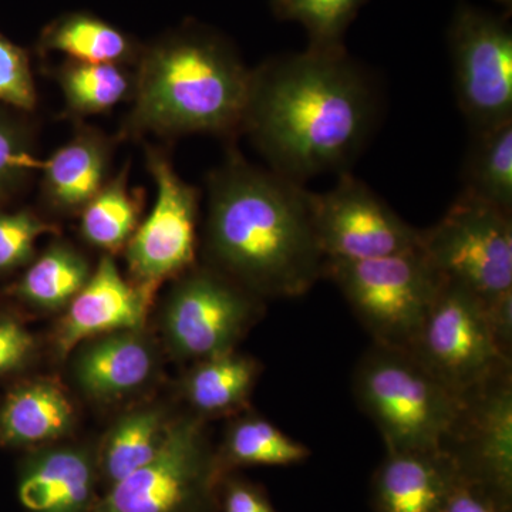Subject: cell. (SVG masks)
Returning a JSON list of instances; mask_svg holds the SVG:
<instances>
[{
    "label": "cell",
    "instance_id": "9",
    "mask_svg": "<svg viewBox=\"0 0 512 512\" xmlns=\"http://www.w3.org/2000/svg\"><path fill=\"white\" fill-rule=\"evenodd\" d=\"M410 352L458 397L512 367L495 348L484 302L447 279Z\"/></svg>",
    "mask_w": 512,
    "mask_h": 512
},
{
    "label": "cell",
    "instance_id": "5",
    "mask_svg": "<svg viewBox=\"0 0 512 512\" xmlns=\"http://www.w3.org/2000/svg\"><path fill=\"white\" fill-rule=\"evenodd\" d=\"M333 282L373 343L410 350L444 278L420 247L363 261H325Z\"/></svg>",
    "mask_w": 512,
    "mask_h": 512
},
{
    "label": "cell",
    "instance_id": "34",
    "mask_svg": "<svg viewBox=\"0 0 512 512\" xmlns=\"http://www.w3.org/2000/svg\"><path fill=\"white\" fill-rule=\"evenodd\" d=\"M35 348V340L20 323L0 319V375L13 372L28 362Z\"/></svg>",
    "mask_w": 512,
    "mask_h": 512
},
{
    "label": "cell",
    "instance_id": "7",
    "mask_svg": "<svg viewBox=\"0 0 512 512\" xmlns=\"http://www.w3.org/2000/svg\"><path fill=\"white\" fill-rule=\"evenodd\" d=\"M420 249L447 281L483 302L512 291V215L461 192Z\"/></svg>",
    "mask_w": 512,
    "mask_h": 512
},
{
    "label": "cell",
    "instance_id": "21",
    "mask_svg": "<svg viewBox=\"0 0 512 512\" xmlns=\"http://www.w3.org/2000/svg\"><path fill=\"white\" fill-rule=\"evenodd\" d=\"M173 421L168 410L158 406L141 407L117 420L96 453L100 484L109 490L153 460Z\"/></svg>",
    "mask_w": 512,
    "mask_h": 512
},
{
    "label": "cell",
    "instance_id": "18",
    "mask_svg": "<svg viewBox=\"0 0 512 512\" xmlns=\"http://www.w3.org/2000/svg\"><path fill=\"white\" fill-rule=\"evenodd\" d=\"M157 352L141 330H123L84 342L73 363L80 389L110 400L138 392L157 372Z\"/></svg>",
    "mask_w": 512,
    "mask_h": 512
},
{
    "label": "cell",
    "instance_id": "15",
    "mask_svg": "<svg viewBox=\"0 0 512 512\" xmlns=\"http://www.w3.org/2000/svg\"><path fill=\"white\" fill-rule=\"evenodd\" d=\"M97 456L83 446H46L25 461L18 495L28 512H93L100 495Z\"/></svg>",
    "mask_w": 512,
    "mask_h": 512
},
{
    "label": "cell",
    "instance_id": "35",
    "mask_svg": "<svg viewBox=\"0 0 512 512\" xmlns=\"http://www.w3.org/2000/svg\"><path fill=\"white\" fill-rule=\"evenodd\" d=\"M485 319L495 348L512 362V291L484 302Z\"/></svg>",
    "mask_w": 512,
    "mask_h": 512
},
{
    "label": "cell",
    "instance_id": "28",
    "mask_svg": "<svg viewBox=\"0 0 512 512\" xmlns=\"http://www.w3.org/2000/svg\"><path fill=\"white\" fill-rule=\"evenodd\" d=\"M22 113L0 104V204L23 190L40 170L35 133Z\"/></svg>",
    "mask_w": 512,
    "mask_h": 512
},
{
    "label": "cell",
    "instance_id": "23",
    "mask_svg": "<svg viewBox=\"0 0 512 512\" xmlns=\"http://www.w3.org/2000/svg\"><path fill=\"white\" fill-rule=\"evenodd\" d=\"M40 46L57 52L72 62L121 64L138 62L141 50L133 40L104 20L84 13H73L56 20L43 32Z\"/></svg>",
    "mask_w": 512,
    "mask_h": 512
},
{
    "label": "cell",
    "instance_id": "13",
    "mask_svg": "<svg viewBox=\"0 0 512 512\" xmlns=\"http://www.w3.org/2000/svg\"><path fill=\"white\" fill-rule=\"evenodd\" d=\"M458 106L471 130L512 120V35L505 23L463 9L451 33Z\"/></svg>",
    "mask_w": 512,
    "mask_h": 512
},
{
    "label": "cell",
    "instance_id": "11",
    "mask_svg": "<svg viewBox=\"0 0 512 512\" xmlns=\"http://www.w3.org/2000/svg\"><path fill=\"white\" fill-rule=\"evenodd\" d=\"M309 204L325 261H363L420 247V229L348 171L330 190L309 192Z\"/></svg>",
    "mask_w": 512,
    "mask_h": 512
},
{
    "label": "cell",
    "instance_id": "24",
    "mask_svg": "<svg viewBox=\"0 0 512 512\" xmlns=\"http://www.w3.org/2000/svg\"><path fill=\"white\" fill-rule=\"evenodd\" d=\"M143 205L144 191L130 187V164H124L80 212L83 238L107 252L126 248L140 224Z\"/></svg>",
    "mask_w": 512,
    "mask_h": 512
},
{
    "label": "cell",
    "instance_id": "20",
    "mask_svg": "<svg viewBox=\"0 0 512 512\" xmlns=\"http://www.w3.org/2000/svg\"><path fill=\"white\" fill-rule=\"evenodd\" d=\"M69 396L52 380H35L13 390L0 410V440L8 446L55 443L73 429Z\"/></svg>",
    "mask_w": 512,
    "mask_h": 512
},
{
    "label": "cell",
    "instance_id": "1",
    "mask_svg": "<svg viewBox=\"0 0 512 512\" xmlns=\"http://www.w3.org/2000/svg\"><path fill=\"white\" fill-rule=\"evenodd\" d=\"M377 116L379 94L369 74L339 45H312L252 70L242 133L271 170L303 184L345 173Z\"/></svg>",
    "mask_w": 512,
    "mask_h": 512
},
{
    "label": "cell",
    "instance_id": "30",
    "mask_svg": "<svg viewBox=\"0 0 512 512\" xmlns=\"http://www.w3.org/2000/svg\"><path fill=\"white\" fill-rule=\"evenodd\" d=\"M0 104L23 113L35 109L36 84L25 50L0 35Z\"/></svg>",
    "mask_w": 512,
    "mask_h": 512
},
{
    "label": "cell",
    "instance_id": "3",
    "mask_svg": "<svg viewBox=\"0 0 512 512\" xmlns=\"http://www.w3.org/2000/svg\"><path fill=\"white\" fill-rule=\"evenodd\" d=\"M252 70L220 40L177 35L143 50L121 138L242 133Z\"/></svg>",
    "mask_w": 512,
    "mask_h": 512
},
{
    "label": "cell",
    "instance_id": "32",
    "mask_svg": "<svg viewBox=\"0 0 512 512\" xmlns=\"http://www.w3.org/2000/svg\"><path fill=\"white\" fill-rule=\"evenodd\" d=\"M220 512H278L262 485L231 473L220 484Z\"/></svg>",
    "mask_w": 512,
    "mask_h": 512
},
{
    "label": "cell",
    "instance_id": "19",
    "mask_svg": "<svg viewBox=\"0 0 512 512\" xmlns=\"http://www.w3.org/2000/svg\"><path fill=\"white\" fill-rule=\"evenodd\" d=\"M261 373V363L237 349L194 362L183 382L191 414L207 420L248 410Z\"/></svg>",
    "mask_w": 512,
    "mask_h": 512
},
{
    "label": "cell",
    "instance_id": "27",
    "mask_svg": "<svg viewBox=\"0 0 512 512\" xmlns=\"http://www.w3.org/2000/svg\"><path fill=\"white\" fill-rule=\"evenodd\" d=\"M66 109L72 116L104 113L133 99L136 77L121 64L80 63L67 60L57 72Z\"/></svg>",
    "mask_w": 512,
    "mask_h": 512
},
{
    "label": "cell",
    "instance_id": "31",
    "mask_svg": "<svg viewBox=\"0 0 512 512\" xmlns=\"http://www.w3.org/2000/svg\"><path fill=\"white\" fill-rule=\"evenodd\" d=\"M357 5L359 0H285L284 3L311 30L315 36L313 45H338L336 37Z\"/></svg>",
    "mask_w": 512,
    "mask_h": 512
},
{
    "label": "cell",
    "instance_id": "2",
    "mask_svg": "<svg viewBox=\"0 0 512 512\" xmlns=\"http://www.w3.org/2000/svg\"><path fill=\"white\" fill-rule=\"evenodd\" d=\"M207 265L265 299H295L323 279L309 190L237 148L207 181Z\"/></svg>",
    "mask_w": 512,
    "mask_h": 512
},
{
    "label": "cell",
    "instance_id": "12",
    "mask_svg": "<svg viewBox=\"0 0 512 512\" xmlns=\"http://www.w3.org/2000/svg\"><path fill=\"white\" fill-rule=\"evenodd\" d=\"M441 450L460 478L512 505V367L461 396Z\"/></svg>",
    "mask_w": 512,
    "mask_h": 512
},
{
    "label": "cell",
    "instance_id": "26",
    "mask_svg": "<svg viewBox=\"0 0 512 512\" xmlns=\"http://www.w3.org/2000/svg\"><path fill=\"white\" fill-rule=\"evenodd\" d=\"M89 262L72 245L56 242L29 266L15 286L23 302L43 309L59 311L69 306L92 275Z\"/></svg>",
    "mask_w": 512,
    "mask_h": 512
},
{
    "label": "cell",
    "instance_id": "36",
    "mask_svg": "<svg viewBox=\"0 0 512 512\" xmlns=\"http://www.w3.org/2000/svg\"><path fill=\"white\" fill-rule=\"evenodd\" d=\"M285 0H279V5L284 6Z\"/></svg>",
    "mask_w": 512,
    "mask_h": 512
},
{
    "label": "cell",
    "instance_id": "33",
    "mask_svg": "<svg viewBox=\"0 0 512 512\" xmlns=\"http://www.w3.org/2000/svg\"><path fill=\"white\" fill-rule=\"evenodd\" d=\"M437 512H512V505L480 485L458 478Z\"/></svg>",
    "mask_w": 512,
    "mask_h": 512
},
{
    "label": "cell",
    "instance_id": "16",
    "mask_svg": "<svg viewBox=\"0 0 512 512\" xmlns=\"http://www.w3.org/2000/svg\"><path fill=\"white\" fill-rule=\"evenodd\" d=\"M116 140L97 128H77L72 140L40 161V191L49 210L80 214L110 180Z\"/></svg>",
    "mask_w": 512,
    "mask_h": 512
},
{
    "label": "cell",
    "instance_id": "29",
    "mask_svg": "<svg viewBox=\"0 0 512 512\" xmlns=\"http://www.w3.org/2000/svg\"><path fill=\"white\" fill-rule=\"evenodd\" d=\"M52 234H57L56 225L33 211L0 212V272L28 264L37 239Z\"/></svg>",
    "mask_w": 512,
    "mask_h": 512
},
{
    "label": "cell",
    "instance_id": "22",
    "mask_svg": "<svg viewBox=\"0 0 512 512\" xmlns=\"http://www.w3.org/2000/svg\"><path fill=\"white\" fill-rule=\"evenodd\" d=\"M311 450L292 439L265 417L252 412L235 414L215 448L218 471L224 478L242 467H286L305 463Z\"/></svg>",
    "mask_w": 512,
    "mask_h": 512
},
{
    "label": "cell",
    "instance_id": "14",
    "mask_svg": "<svg viewBox=\"0 0 512 512\" xmlns=\"http://www.w3.org/2000/svg\"><path fill=\"white\" fill-rule=\"evenodd\" d=\"M154 293L121 275L113 256H101L89 281L67 306L55 345L67 356L87 340L146 326Z\"/></svg>",
    "mask_w": 512,
    "mask_h": 512
},
{
    "label": "cell",
    "instance_id": "17",
    "mask_svg": "<svg viewBox=\"0 0 512 512\" xmlns=\"http://www.w3.org/2000/svg\"><path fill=\"white\" fill-rule=\"evenodd\" d=\"M458 478L443 450L386 451L372 477L373 512H437Z\"/></svg>",
    "mask_w": 512,
    "mask_h": 512
},
{
    "label": "cell",
    "instance_id": "25",
    "mask_svg": "<svg viewBox=\"0 0 512 512\" xmlns=\"http://www.w3.org/2000/svg\"><path fill=\"white\" fill-rule=\"evenodd\" d=\"M463 185V194L512 215V120L474 131Z\"/></svg>",
    "mask_w": 512,
    "mask_h": 512
},
{
    "label": "cell",
    "instance_id": "10",
    "mask_svg": "<svg viewBox=\"0 0 512 512\" xmlns=\"http://www.w3.org/2000/svg\"><path fill=\"white\" fill-rule=\"evenodd\" d=\"M156 202L126 245L131 281L156 292L160 284L195 266L200 192L185 183L164 151L147 146Z\"/></svg>",
    "mask_w": 512,
    "mask_h": 512
},
{
    "label": "cell",
    "instance_id": "8",
    "mask_svg": "<svg viewBox=\"0 0 512 512\" xmlns=\"http://www.w3.org/2000/svg\"><path fill=\"white\" fill-rule=\"evenodd\" d=\"M264 313V301L211 266H194L168 293L165 340L183 360L207 359L237 349Z\"/></svg>",
    "mask_w": 512,
    "mask_h": 512
},
{
    "label": "cell",
    "instance_id": "4",
    "mask_svg": "<svg viewBox=\"0 0 512 512\" xmlns=\"http://www.w3.org/2000/svg\"><path fill=\"white\" fill-rule=\"evenodd\" d=\"M353 394L386 451L441 450L461 404L410 350L373 342L357 362Z\"/></svg>",
    "mask_w": 512,
    "mask_h": 512
},
{
    "label": "cell",
    "instance_id": "6",
    "mask_svg": "<svg viewBox=\"0 0 512 512\" xmlns=\"http://www.w3.org/2000/svg\"><path fill=\"white\" fill-rule=\"evenodd\" d=\"M215 447L194 414L171 424L153 460L104 491L93 512H220Z\"/></svg>",
    "mask_w": 512,
    "mask_h": 512
}]
</instances>
